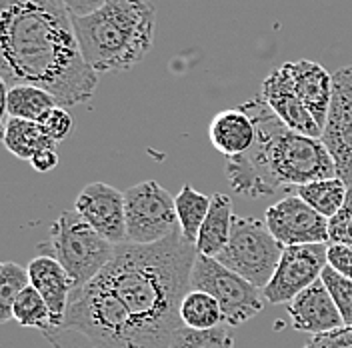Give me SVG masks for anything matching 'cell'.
I'll return each instance as SVG.
<instances>
[{
    "instance_id": "cell-1",
    "label": "cell",
    "mask_w": 352,
    "mask_h": 348,
    "mask_svg": "<svg viewBox=\"0 0 352 348\" xmlns=\"http://www.w3.org/2000/svg\"><path fill=\"white\" fill-rule=\"evenodd\" d=\"M0 76L8 88H43L63 109L90 100L98 87L60 0H0Z\"/></svg>"
},
{
    "instance_id": "cell-2",
    "label": "cell",
    "mask_w": 352,
    "mask_h": 348,
    "mask_svg": "<svg viewBox=\"0 0 352 348\" xmlns=\"http://www.w3.org/2000/svg\"><path fill=\"white\" fill-rule=\"evenodd\" d=\"M239 109L252 118L256 140L248 153L226 160L224 173L236 195L261 198L336 176L324 142L286 129L263 98L246 100Z\"/></svg>"
},
{
    "instance_id": "cell-3",
    "label": "cell",
    "mask_w": 352,
    "mask_h": 348,
    "mask_svg": "<svg viewBox=\"0 0 352 348\" xmlns=\"http://www.w3.org/2000/svg\"><path fill=\"white\" fill-rule=\"evenodd\" d=\"M52 348H170L173 338L140 323L98 276L72 292L65 318L43 330Z\"/></svg>"
},
{
    "instance_id": "cell-4",
    "label": "cell",
    "mask_w": 352,
    "mask_h": 348,
    "mask_svg": "<svg viewBox=\"0 0 352 348\" xmlns=\"http://www.w3.org/2000/svg\"><path fill=\"white\" fill-rule=\"evenodd\" d=\"M72 21L85 61L96 74L129 72L153 48L156 10L148 0H109Z\"/></svg>"
},
{
    "instance_id": "cell-5",
    "label": "cell",
    "mask_w": 352,
    "mask_h": 348,
    "mask_svg": "<svg viewBox=\"0 0 352 348\" xmlns=\"http://www.w3.org/2000/svg\"><path fill=\"white\" fill-rule=\"evenodd\" d=\"M116 246L100 237L76 210H65L50 226V237L38 244V254L52 257L74 281V290L94 281L112 259Z\"/></svg>"
},
{
    "instance_id": "cell-6",
    "label": "cell",
    "mask_w": 352,
    "mask_h": 348,
    "mask_svg": "<svg viewBox=\"0 0 352 348\" xmlns=\"http://www.w3.org/2000/svg\"><path fill=\"white\" fill-rule=\"evenodd\" d=\"M283 252L285 246L272 237L266 222L252 217H234L230 240L217 261L264 290Z\"/></svg>"
},
{
    "instance_id": "cell-7",
    "label": "cell",
    "mask_w": 352,
    "mask_h": 348,
    "mask_svg": "<svg viewBox=\"0 0 352 348\" xmlns=\"http://www.w3.org/2000/svg\"><path fill=\"white\" fill-rule=\"evenodd\" d=\"M190 288L202 290L219 301L228 327H241L264 308L263 290L212 257L198 254L190 274Z\"/></svg>"
},
{
    "instance_id": "cell-8",
    "label": "cell",
    "mask_w": 352,
    "mask_h": 348,
    "mask_svg": "<svg viewBox=\"0 0 352 348\" xmlns=\"http://www.w3.org/2000/svg\"><path fill=\"white\" fill-rule=\"evenodd\" d=\"M126 242L156 244L180 230L175 196L156 180H144L124 193Z\"/></svg>"
},
{
    "instance_id": "cell-9",
    "label": "cell",
    "mask_w": 352,
    "mask_h": 348,
    "mask_svg": "<svg viewBox=\"0 0 352 348\" xmlns=\"http://www.w3.org/2000/svg\"><path fill=\"white\" fill-rule=\"evenodd\" d=\"M329 244H300L286 246L280 262L264 288V301L270 305H288L308 286L320 281L327 268Z\"/></svg>"
},
{
    "instance_id": "cell-10",
    "label": "cell",
    "mask_w": 352,
    "mask_h": 348,
    "mask_svg": "<svg viewBox=\"0 0 352 348\" xmlns=\"http://www.w3.org/2000/svg\"><path fill=\"white\" fill-rule=\"evenodd\" d=\"M320 140L336 164V176L352 188V66L332 72V98Z\"/></svg>"
},
{
    "instance_id": "cell-11",
    "label": "cell",
    "mask_w": 352,
    "mask_h": 348,
    "mask_svg": "<svg viewBox=\"0 0 352 348\" xmlns=\"http://www.w3.org/2000/svg\"><path fill=\"white\" fill-rule=\"evenodd\" d=\"M264 222L285 248L330 242L329 218L316 213L296 195H286L283 200L268 206Z\"/></svg>"
},
{
    "instance_id": "cell-12",
    "label": "cell",
    "mask_w": 352,
    "mask_h": 348,
    "mask_svg": "<svg viewBox=\"0 0 352 348\" xmlns=\"http://www.w3.org/2000/svg\"><path fill=\"white\" fill-rule=\"evenodd\" d=\"M74 210L110 244L126 242V208L124 193L107 182H90L74 200Z\"/></svg>"
},
{
    "instance_id": "cell-13",
    "label": "cell",
    "mask_w": 352,
    "mask_h": 348,
    "mask_svg": "<svg viewBox=\"0 0 352 348\" xmlns=\"http://www.w3.org/2000/svg\"><path fill=\"white\" fill-rule=\"evenodd\" d=\"M261 98L264 100V105L280 118V122L286 129L300 132L305 136H312V138L322 136V129L316 124L312 114L302 105L300 96L296 94L290 70L286 65H283L280 68H274L264 78Z\"/></svg>"
},
{
    "instance_id": "cell-14",
    "label": "cell",
    "mask_w": 352,
    "mask_h": 348,
    "mask_svg": "<svg viewBox=\"0 0 352 348\" xmlns=\"http://www.w3.org/2000/svg\"><path fill=\"white\" fill-rule=\"evenodd\" d=\"M286 310L292 320V327L298 332H308L312 336L330 334L346 328L322 281H316L296 298H292L286 305Z\"/></svg>"
},
{
    "instance_id": "cell-15",
    "label": "cell",
    "mask_w": 352,
    "mask_h": 348,
    "mask_svg": "<svg viewBox=\"0 0 352 348\" xmlns=\"http://www.w3.org/2000/svg\"><path fill=\"white\" fill-rule=\"evenodd\" d=\"M28 276H30V286L38 290V294L50 308L52 325H58L65 318L70 296L74 292L72 276L66 272L60 262L46 254H38L28 262Z\"/></svg>"
},
{
    "instance_id": "cell-16",
    "label": "cell",
    "mask_w": 352,
    "mask_h": 348,
    "mask_svg": "<svg viewBox=\"0 0 352 348\" xmlns=\"http://www.w3.org/2000/svg\"><path fill=\"white\" fill-rule=\"evenodd\" d=\"M296 94L307 107L316 124L324 131V122L329 116L330 98H332V74L318 63L298 61L286 63Z\"/></svg>"
},
{
    "instance_id": "cell-17",
    "label": "cell",
    "mask_w": 352,
    "mask_h": 348,
    "mask_svg": "<svg viewBox=\"0 0 352 348\" xmlns=\"http://www.w3.org/2000/svg\"><path fill=\"white\" fill-rule=\"evenodd\" d=\"M208 138L220 154L234 158L252 149L256 140V127L241 109L222 110L208 127Z\"/></svg>"
},
{
    "instance_id": "cell-18",
    "label": "cell",
    "mask_w": 352,
    "mask_h": 348,
    "mask_svg": "<svg viewBox=\"0 0 352 348\" xmlns=\"http://www.w3.org/2000/svg\"><path fill=\"white\" fill-rule=\"evenodd\" d=\"M232 220H234L232 200L222 193H214L212 202H210V210L202 222V228L198 232L197 244H195L198 254L217 259L230 240Z\"/></svg>"
},
{
    "instance_id": "cell-19",
    "label": "cell",
    "mask_w": 352,
    "mask_h": 348,
    "mask_svg": "<svg viewBox=\"0 0 352 348\" xmlns=\"http://www.w3.org/2000/svg\"><path fill=\"white\" fill-rule=\"evenodd\" d=\"M2 140L8 153L28 162L43 151H56V142L44 134L38 122L32 120L6 118L2 129Z\"/></svg>"
},
{
    "instance_id": "cell-20",
    "label": "cell",
    "mask_w": 352,
    "mask_h": 348,
    "mask_svg": "<svg viewBox=\"0 0 352 348\" xmlns=\"http://www.w3.org/2000/svg\"><path fill=\"white\" fill-rule=\"evenodd\" d=\"M4 116L8 118H21L38 122L44 112L58 107L56 98L43 88L30 87V85H16V87H4Z\"/></svg>"
},
{
    "instance_id": "cell-21",
    "label": "cell",
    "mask_w": 352,
    "mask_h": 348,
    "mask_svg": "<svg viewBox=\"0 0 352 348\" xmlns=\"http://www.w3.org/2000/svg\"><path fill=\"white\" fill-rule=\"evenodd\" d=\"M349 186L342 178L332 176L324 180H314L308 182L305 186L296 188V196H300L308 206H312L316 213H320L322 217L332 218L344 204L346 196H349Z\"/></svg>"
},
{
    "instance_id": "cell-22",
    "label": "cell",
    "mask_w": 352,
    "mask_h": 348,
    "mask_svg": "<svg viewBox=\"0 0 352 348\" xmlns=\"http://www.w3.org/2000/svg\"><path fill=\"white\" fill-rule=\"evenodd\" d=\"M210 202H212V196L198 193L190 184H184L180 188V193L175 196L176 217H178V224H180V232H182L184 239L192 242V244H197L202 222H204V218L210 210Z\"/></svg>"
},
{
    "instance_id": "cell-23",
    "label": "cell",
    "mask_w": 352,
    "mask_h": 348,
    "mask_svg": "<svg viewBox=\"0 0 352 348\" xmlns=\"http://www.w3.org/2000/svg\"><path fill=\"white\" fill-rule=\"evenodd\" d=\"M180 323L182 327L195 330H210L222 327L224 314L219 301L202 290H188L180 303Z\"/></svg>"
},
{
    "instance_id": "cell-24",
    "label": "cell",
    "mask_w": 352,
    "mask_h": 348,
    "mask_svg": "<svg viewBox=\"0 0 352 348\" xmlns=\"http://www.w3.org/2000/svg\"><path fill=\"white\" fill-rule=\"evenodd\" d=\"M12 320H16L22 328H36L41 332L52 325L50 308L34 286L24 288L16 298L12 306Z\"/></svg>"
},
{
    "instance_id": "cell-25",
    "label": "cell",
    "mask_w": 352,
    "mask_h": 348,
    "mask_svg": "<svg viewBox=\"0 0 352 348\" xmlns=\"http://www.w3.org/2000/svg\"><path fill=\"white\" fill-rule=\"evenodd\" d=\"M30 286L28 268L12 261L2 262L0 266V323L6 325L12 318V306L24 288Z\"/></svg>"
},
{
    "instance_id": "cell-26",
    "label": "cell",
    "mask_w": 352,
    "mask_h": 348,
    "mask_svg": "<svg viewBox=\"0 0 352 348\" xmlns=\"http://www.w3.org/2000/svg\"><path fill=\"white\" fill-rule=\"evenodd\" d=\"M234 338L226 327H217L210 330H195L180 327L173 336L170 348H232Z\"/></svg>"
},
{
    "instance_id": "cell-27",
    "label": "cell",
    "mask_w": 352,
    "mask_h": 348,
    "mask_svg": "<svg viewBox=\"0 0 352 348\" xmlns=\"http://www.w3.org/2000/svg\"><path fill=\"white\" fill-rule=\"evenodd\" d=\"M320 281L324 283L327 290L330 292L334 305L344 320V327L352 328V279L338 274L327 264V268L320 274Z\"/></svg>"
},
{
    "instance_id": "cell-28",
    "label": "cell",
    "mask_w": 352,
    "mask_h": 348,
    "mask_svg": "<svg viewBox=\"0 0 352 348\" xmlns=\"http://www.w3.org/2000/svg\"><path fill=\"white\" fill-rule=\"evenodd\" d=\"M38 124H41L44 134L58 144L72 131V116L63 107H54V109H50L48 112H44L43 116L38 118Z\"/></svg>"
},
{
    "instance_id": "cell-29",
    "label": "cell",
    "mask_w": 352,
    "mask_h": 348,
    "mask_svg": "<svg viewBox=\"0 0 352 348\" xmlns=\"http://www.w3.org/2000/svg\"><path fill=\"white\" fill-rule=\"evenodd\" d=\"M329 237L330 242H334V244L352 246V188L349 191L342 208L334 217L329 218Z\"/></svg>"
},
{
    "instance_id": "cell-30",
    "label": "cell",
    "mask_w": 352,
    "mask_h": 348,
    "mask_svg": "<svg viewBox=\"0 0 352 348\" xmlns=\"http://www.w3.org/2000/svg\"><path fill=\"white\" fill-rule=\"evenodd\" d=\"M327 264L338 274L352 279V246L330 242L327 246Z\"/></svg>"
},
{
    "instance_id": "cell-31",
    "label": "cell",
    "mask_w": 352,
    "mask_h": 348,
    "mask_svg": "<svg viewBox=\"0 0 352 348\" xmlns=\"http://www.w3.org/2000/svg\"><path fill=\"white\" fill-rule=\"evenodd\" d=\"M305 348H352V328L314 336Z\"/></svg>"
},
{
    "instance_id": "cell-32",
    "label": "cell",
    "mask_w": 352,
    "mask_h": 348,
    "mask_svg": "<svg viewBox=\"0 0 352 348\" xmlns=\"http://www.w3.org/2000/svg\"><path fill=\"white\" fill-rule=\"evenodd\" d=\"M60 2L68 8L72 17H87L98 10L100 6H104L109 0H60Z\"/></svg>"
},
{
    "instance_id": "cell-33",
    "label": "cell",
    "mask_w": 352,
    "mask_h": 348,
    "mask_svg": "<svg viewBox=\"0 0 352 348\" xmlns=\"http://www.w3.org/2000/svg\"><path fill=\"white\" fill-rule=\"evenodd\" d=\"M30 164L36 173H50L58 164V154L56 151H43L30 160Z\"/></svg>"
}]
</instances>
